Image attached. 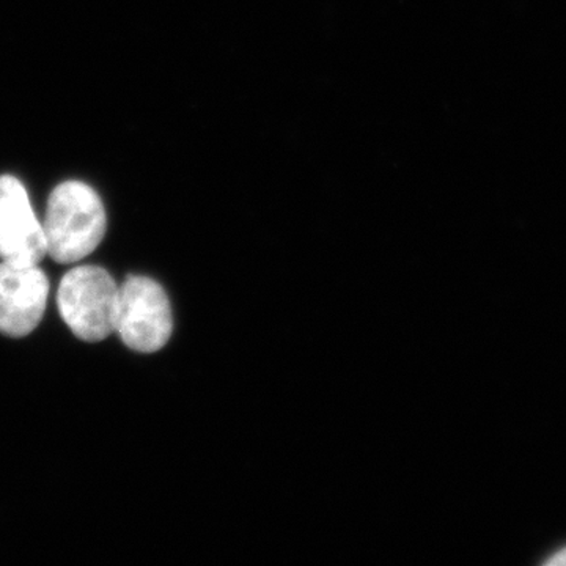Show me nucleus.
<instances>
[{
  "mask_svg": "<svg viewBox=\"0 0 566 566\" xmlns=\"http://www.w3.org/2000/svg\"><path fill=\"white\" fill-rule=\"evenodd\" d=\"M106 211L98 193L82 181H65L51 192L44 216L46 252L54 262H81L102 244Z\"/></svg>",
  "mask_w": 566,
  "mask_h": 566,
  "instance_id": "f257e3e1",
  "label": "nucleus"
},
{
  "mask_svg": "<svg viewBox=\"0 0 566 566\" xmlns=\"http://www.w3.org/2000/svg\"><path fill=\"white\" fill-rule=\"evenodd\" d=\"M118 290L102 266L82 264L63 275L57 305L63 322L84 342H102L115 333Z\"/></svg>",
  "mask_w": 566,
  "mask_h": 566,
  "instance_id": "f03ea898",
  "label": "nucleus"
},
{
  "mask_svg": "<svg viewBox=\"0 0 566 566\" xmlns=\"http://www.w3.org/2000/svg\"><path fill=\"white\" fill-rule=\"evenodd\" d=\"M174 318L169 297L158 282L144 275H129L118 290L115 333L137 353H156L172 335Z\"/></svg>",
  "mask_w": 566,
  "mask_h": 566,
  "instance_id": "7ed1b4c3",
  "label": "nucleus"
},
{
  "mask_svg": "<svg viewBox=\"0 0 566 566\" xmlns=\"http://www.w3.org/2000/svg\"><path fill=\"white\" fill-rule=\"evenodd\" d=\"M43 223L39 221L22 182L11 175L0 177V259L33 266L46 255Z\"/></svg>",
  "mask_w": 566,
  "mask_h": 566,
  "instance_id": "20e7f679",
  "label": "nucleus"
},
{
  "mask_svg": "<svg viewBox=\"0 0 566 566\" xmlns=\"http://www.w3.org/2000/svg\"><path fill=\"white\" fill-rule=\"evenodd\" d=\"M50 297V281L39 264L0 263V333L25 337L39 326Z\"/></svg>",
  "mask_w": 566,
  "mask_h": 566,
  "instance_id": "39448f33",
  "label": "nucleus"
},
{
  "mask_svg": "<svg viewBox=\"0 0 566 566\" xmlns=\"http://www.w3.org/2000/svg\"><path fill=\"white\" fill-rule=\"evenodd\" d=\"M547 566H566V547L545 562Z\"/></svg>",
  "mask_w": 566,
  "mask_h": 566,
  "instance_id": "423d86ee",
  "label": "nucleus"
}]
</instances>
